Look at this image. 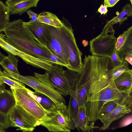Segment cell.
I'll use <instances>...</instances> for the list:
<instances>
[{
	"label": "cell",
	"mask_w": 132,
	"mask_h": 132,
	"mask_svg": "<svg viewBox=\"0 0 132 132\" xmlns=\"http://www.w3.org/2000/svg\"><path fill=\"white\" fill-rule=\"evenodd\" d=\"M121 99L111 100L104 103L101 109L99 116L106 114L111 112L116 107Z\"/></svg>",
	"instance_id": "25"
},
{
	"label": "cell",
	"mask_w": 132,
	"mask_h": 132,
	"mask_svg": "<svg viewBox=\"0 0 132 132\" xmlns=\"http://www.w3.org/2000/svg\"><path fill=\"white\" fill-rule=\"evenodd\" d=\"M5 89V85L4 83L0 82V94Z\"/></svg>",
	"instance_id": "37"
},
{
	"label": "cell",
	"mask_w": 132,
	"mask_h": 132,
	"mask_svg": "<svg viewBox=\"0 0 132 132\" xmlns=\"http://www.w3.org/2000/svg\"><path fill=\"white\" fill-rule=\"evenodd\" d=\"M132 122V116L131 114L126 116L121 121L119 126L120 128L127 126L131 124Z\"/></svg>",
	"instance_id": "31"
},
{
	"label": "cell",
	"mask_w": 132,
	"mask_h": 132,
	"mask_svg": "<svg viewBox=\"0 0 132 132\" xmlns=\"http://www.w3.org/2000/svg\"><path fill=\"white\" fill-rule=\"evenodd\" d=\"M77 130L83 132H90L93 131V129L98 128L97 126L94 125V122H91V124L88 118L86 112L85 104L79 107L77 115L73 120Z\"/></svg>",
	"instance_id": "14"
},
{
	"label": "cell",
	"mask_w": 132,
	"mask_h": 132,
	"mask_svg": "<svg viewBox=\"0 0 132 132\" xmlns=\"http://www.w3.org/2000/svg\"><path fill=\"white\" fill-rule=\"evenodd\" d=\"M16 105V100L11 90L5 89L0 94V112L8 115Z\"/></svg>",
	"instance_id": "16"
},
{
	"label": "cell",
	"mask_w": 132,
	"mask_h": 132,
	"mask_svg": "<svg viewBox=\"0 0 132 132\" xmlns=\"http://www.w3.org/2000/svg\"><path fill=\"white\" fill-rule=\"evenodd\" d=\"M125 60L126 61L131 65H132V56L129 55L126 57L125 59Z\"/></svg>",
	"instance_id": "36"
},
{
	"label": "cell",
	"mask_w": 132,
	"mask_h": 132,
	"mask_svg": "<svg viewBox=\"0 0 132 132\" xmlns=\"http://www.w3.org/2000/svg\"><path fill=\"white\" fill-rule=\"evenodd\" d=\"M31 95L47 111L54 107L56 104L49 97L42 93L33 92L28 88Z\"/></svg>",
	"instance_id": "20"
},
{
	"label": "cell",
	"mask_w": 132,
	"mask_h": 132,
	"mask_svg": "<svg viewBox=\"0 0 132 132\" xmlns=\"http://www.w3.org/2000/svg\"><path fill=\"white\" fill-rule=\"evenodd\" d=\"M132 104V92L126 94L120 101L116 107L110 113L100 116L98 118L103 125L100 130L108 129L113 121L119 119L126 114L131 111Z\"/></svg>",
	"instance_id": "12"
},
{
	"label": "cell",
	"mask_w": 132,
	"mask_h": 132,
	"mask_svg": "<svg viewBox=\"0 0 132 132\" xmlns=\"http://www.w3.org/2000/svg\"><path fill=\"white\" fill-rule=\"evenodd\" d=\"M5 37V35L0 33V46L7 53L20 57L27 64L46 71L49 70L54 64L51 61L28 55L19 50L9 44Z\"/></svg>",
	"instance_id": "10"
},
{
	"label": "cell",
	"mask_w": 132,
	"mask_h": 132,
	"mask_svg": "<svg viewBox=\"0 0 132 132\" xmlns=\"http://www.w3.org/2000/svg\"><path fill=\"white\" fill-rule=\"evenodd\" d=\"M117 89L123 94L132 92V70L125 71L113 80Z\"/></svg>",
	"instance_id": "15"
},
{
	"label": "cell",
	"mask_w": 132,
	"mask_h": 132,
	"mask_svg": "<svg viewBox=\"0 0 132 132\" xmlns=\"http://www.w3.org/2000/svg\"><path fill=\"white\" fill-rule=\"evenodd\" d=\"M3 72L7 76L19 81L32 88L35 92L45 95L50 98L56 104L66 101L63 96L56 90L50 84L46 72L40 74L35 72V76H23L14 72L4 68Z\"/></svg>",
	"instance_id": "3"
},
{
	"label": "cell",
	"mask_w": 132,
	"mask_h": 132,
	"mask_svg": "<svg viewBox=\"0 0 132 132\" xmlns=\"http://www.w3.org/2000/svg\"><path fill=\"white\" fill-rule=\"evenodd\" d=\"M8 55L5 56L0 64L3 68L8 69L14 72L20 74L18 69V64L19 60L16 56L8 53Z\"/></svg>",
	"instance_id": "21"
},
{
	"label": "cell",
	"mask_w": 132,
	"mask_h": 132,
	"mask_svg": "<svg viewBox=\"0 0 132 132\" xmlns=\"http://www.w3.org/2000/svg\"><path fill=\"white\" fill-rule=\"evenodd\" d=\"M114 68L109 57L85 55L79 73L89 82L85 103L86 113L90 122L98 120L103 105L112 100L122 99L125 94L117 88L112 79Z\"/></svg>",
	"instance_id": "1"
},
{
	"label": "cell",
	"mask_w": 132,
	"mask_h": 132,
	"mask_svg": "<svg viewBox=\"0 0 132 132\" xmlns=\"http://www.w3.org/2000/svg\"><path fill=\"white\" fill-rule=\"evenodd\" d=\"M10 14L7 6L0 1V32L4 31L10 23Z\"/></svg>",
	"instance_id": "23"
},
{
	"label": "cell",
	"mask_w": 132,
	"mask_h": 132,
	"mask_svg": "<svg viewBox=\"0 0 132 132\" xmlns=\"http://www.w3.org/2000/svg\"><path fill=\"white\" fill-rule=\"evenodd\" d=\"M60 28L48 25L46 33V47L51 53L69 65L68 50L63 40Z\"/></svg>",
	"instance_id": "9"
},
{
	"label": "cell",
	"mask_w": 132,
	"mask_h": 132,
	"mask_svg": "<svg viewBox=\"0 0 132 132\" xmlns=\"http://www.w3.org/2000/svg\"><path fill=\"white\" fill-rule=\"evenodd\" d=\"M110 57L111 60L114 68L120 64L123 61L117 54L116 50Z\"/></svg>",
	"instance_id": "30"
},
{
	"label": "cell",
	"mask_w": 132,
	"mask_h": 132,
	"mask_svg": "<svg viewBox=\"0 0 132 132\" xmlns=\"http://www.w3.org/2000/svg\"><path fill=\"white\" fill-rule=\"evenodd\" d=\"M129 69L128 63L125 60H123L120 64L114 68L112 74V79L114 80L124 72Z\"/></svg>",
	"instance_id": "26"
},
{
	"label": "cell",
	"mask_w": 132,
	"mask_h": 132,
	"mask_svg": "<svg viewBox=\"0 0 132 132\" xmlns=\"http://www.w3.org/2000/svg\"><path fill=\"white\" fill-rule=\"evenodd\" d=\"M27 12V13L29 16L30 18L31 19V20L29 21V22H33L37 20L38 15L37 14L35 13L30 10H29Z\"/></svg>",
	"instance_id": "33"
},
{
	"label": "cell",
	"mask_w": 132,
	"mask_h": 132,
	"mask_svg": "<svg viewBox=\"0 0 132 132\" xmlns=\"http://www.w3.org/2000/svg\"><path fill=\"white\" fill-rule=\"evenodd\" d=\"M127 38L117 53L122 60L128 56H132V26L128 29Z\"/></svg>",
	"instance_id": "19"
},
{
	"label": "cell",
	"mask_w": 132,
	"mask_h": 132,
	"mask_svg": "<svg viewBox=\"0 0 132 132\" xmlns=\"http://www.w3.org/2000/svg\"><path fill=\"white\" fill-rule=\"evenodd\" d=\"M0 78L4 83L11 86V89L21 88L25 87V85L23 83L18 80L13 79L5 74L2 76H0Z\"/></svg>",
	"instance_id": "27"
},
{
	"label": "cell",
	"mask_w": 132,
	"mask_h": 132,
	"mask_svg": "<svg viewBox=\"0 0 132 132\" xmlns=\"http://www.w3.org/2000/svg\"><path fill=\"white\" fill-rule=\"evenodd\" d=\"M20 19L10 22L4 31L10 44L28 55L51 61L53 55L46 47L38 43Z\"/></svg>",
	"instance_id": "2"
},
{
	"label": "cell",
	"mask_w": 132,
	"mask_h": 132,
	"mask_svg": "<svg viewBox=\"0 0 132 132\" xmlns=\"http://www.w3.org/2000/svg\"><path fill=\"white\" fill-rule=\"evenodd\" d=\"M98 12L101 14H106L108 11L107 7L103 4L101 5L98 10Z\"/></svg>",
	"instance_id": "34"
},
{
	"label": "cell",
	"mask_w": 132,
	"mask_h": 132,
	"mask_svg": "<svg viewBox=\"0 0 132 132\" xmlns=\"http://www.w3.org/2000/svg\"><path fill=\"white\" fill-rule=\"evenodd\" d=\"M62 21L63 26L60 28L61 33L69 55V65L67 69L80 73L83 65L82 53L77 45L71 24L64 18Z\"/></svg>",
	"instance_id": "6"
},
{
	"label": "cell",
	"mask_w": 132,
	"mask_h": 132,
	"mask_svg": "<svg viewBox=\"0 0 132 132\" xmlns=\"http://www.w3.org/2000/svg\"><path fill=\"white\" fill-rule=\"evenodd\" d=\"M4 75V73L3 72H2V70L0 71V76H2ZM0 82L4 83L3 80L1 79L0 78Z\"/></svg>",
	"instance_id": "39"
},
{
	"label": "cell",
	"mask_w": 132,
	"mask_h": 132,
	"mask_svg": "<svg viewBox=\"0 0 132 132\" xmlns=\"http://www.w3.org/2000/svg\"><path fill=\"white\" fill-rule=\"evenodd\" d=\"M46 72L51 85L62 96L70 95L75 90L79 73L68 69L64 70L62 65L56 64Z\"/></svg>",
	"instance_id": "4"
},
{
	"label": "cell",
	"mask_w": 132,
	"mask_h": 132,
	"mask_svg": "<svg viewBox=\"0 0 132 132\" xmlns=\"http://www.w3.org/2000/svg\"><path fill=\"white\" fill-rule=\"evenodd\" d=\"M11 126L17 127L23 132H31L39 125L36 120L25 110L16 104L9 114Z\"/></svg>",
	"instance_id": "11"
},
{
	"label": "cell",
	"mask_w": 132,
	"mask_h": 132,
	"mask_svg": "<svg viewBox=\"0 0 132 132\" xmlns=\"http://www.w3.org/2000/svg\"><path fill=\"white\" fill-rule=\"evenodd\" d=\"M127 16H132V8L129 4H127L124 6L121 12L116 16L108 21L107 24L113 26L114 24L118 23H121L123 21L126 20Z\"/></svg>",
	"instance_id": "22"
},
{
	"label": "cell",
	"mask_w": 132,
	"mask_h": 132,
	"mask_svg": "<svg viewBox=\"0 0 132 132\" xmlns=\"http://www.w3.org/2000/svg\"><path fill=\"white\" fill-rule=\"evenodd\" d=\"M0 124L2 125L5 129L11 126L8 115L0 112Z\"/></svg>",
	"instance_id": "29"
},
{
	"label": "cell",
	"mask_w": 132,
	"mask_h": 132,
	"mask_svg": "<svg viewBox=\"0 0 132 132\" xmlns=\"http://www.w3.org/2000/svg\"><path fill=\"white\" fill-rule=\"evenodd\" d=\"M70 95V98L67 108L68 113L70 118L73 120L77 114L79 107L73 94L71 93Z\"/></svg>",
	"instance_id": "24"
},
{
	"label": "cell",
	"mask_w": 132,
	"mask_h": 132,
	"mask_svg": "<svg viewBox=\"0 0 132 132\" xmlns=\"http://www.w3.org/2000/svg\"><path fill=\"white\" fill-rule=\"evenodd\" d=\"M40 125L48 131L54 132H70L76 128L73 120L69 116L67 106L63 103L47 110Z\"/></svg>",
	"instance_id": "5"
},
{
	"label": "cell",
	"mask_w": 132,
	"mask_h": 132,
	"mask_svg": "<svg viewBox=\"0 0 132 132\" xmlns=\"http://www.w3.org/2000/svg\"><path fill=\"white\" fill-rule=\"evenodd\" d=\"M15 98L16 104L25 110L40 125L44 119L47 111L30 94L25 87L11 89Z\"/></svg>",
	"instance_id": "8"
},
{
	"label": "cell",
	"mask_w": 132,
	"mask_h": 132,
	"mask_svg": "<svg viewBox=\"0 0 132 132\" xmlns=\"http://www.w3.org/2000/svg\"><path fill=\"white\" fill-rule=\"evenodd\" d=\"M5 56L0 52V63L3 61ZM1 70L0 68V70Z\"/></svg>",
	"instance_id": "38"
},
{
	"label": "cell",
	"mask_w": 132,
	"mask_h": 132,
	"mask_svg": "<svg viewBox=\"0 0 132 132\" xmlns=\"http://www.w3.org/2000/svg\"><path fill=\"white\" fill-rule=\"evenodd\" d=\"M113 26L106 25L101 33L91 40L90 51L92 55L110 57L115 51L117 38Z\"/></svg>",
	"instance_id": "7"
},
{
	"label": "cell",
	"mask_w": 132,
	"mask_h": 132,
	"mask_svg": "<svg viewBox=\"0 0 132 132\" xmlns=\"http://www.w3.org/2000/svg\"><path fill=\"white\" fill-rule=\"evenodd\" d=\"M129 0L130 1L131 3V4H132V0Z\"/></svg>",
	"instance_id": "40"
},
{
	"label": "cell",
	"mask_w": 132,
	"mask_h": 132,
	"mask_svg": "<svg viewBox=\"0 0 132 132\" xmlns=\"http://www.w3.org/2000/svg\"><path fill=\"white\" fill-rule=\"evenodd\" d=\"M39 0H23L18 3L7 5L11 14L21 15L30 8L36 7Z\"/></svg>",
	"instance_id": "17"
},
{
	"label": "cell",
	"mask_w": 132,
	"mask_h": 132,
	"mask_svg": "<svg viewBox=\"0 0 132 132\" xmlns=\"http://www.w3.org/2000/svg\"><path fill=\"white\" fill-rule=\"evenodd\" d=\"M23 0H6L5 3L7 5L15 4L22 1Z\"/></svg>",
	"instance_id": "35"
},
{
	"label": "cell",
	"mask_w": 132,
	"mask_h": 132,
	"mask_svg": "<svg viewBox=\"0 0 132 132\" xmlns=\"http://www.w3.org/2000/svg\"><path fill=\"white\" fill-rule=\"evenodd\" d=\"M128 31L127 29L117 38L116 44V49L117 51H119L125 43L127 38Z\"/></svg>",
	"instance_id": "28"
},
{
	"label": "cell",
	"mask_w": 132,
	"mask_h": 132,
	"mask_svg": "<svg viewBox=\"0 0 132 132\" xmlns=\"http://www.w3.org/2000/svg\"><path fill=\"white\" fill-rule=\"evenodd\" d=\"M37 20L39 21L48 25L56 28H60L63 26L60 20L54 14L47 12H43L37 16Z\"/></svg>",
	"instance_id": "18"
},
{
	"label": "cell",
	"mask_w": 132,
	"mask_h": 132,
	"mask_svg": "<svg viewBox=\"0 0 132 132\" xmlns=\"http://www.w3.org/2000/svg\"><path fill=\"white\" fill-rule=\"evenodd\" d=\"M23 24L34 39L40 45L46 47V33L48 25L37 20L32 22H23Z\"/></svg>",
	"instance_id": "13"
},
{
	"label": "cell",
	"mask_w": 132,
	"mask_h": 132,
	"mask_svg": "<svg viewBox=\"0 0 132 132\" xmlns=\"http://www.w3.org/2000/svg\"><path fill=\"white\" fill-rule=\"evenodd\" d=\"M120 0H104V5L106 7L114 6Z\"/></svg>",
	"instance_id": "32"
}]
</instances>
